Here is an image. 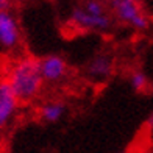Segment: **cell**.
Here are the masks:
<instances>
[{
    "label": "cell",
    "instance_id": "6da1fadb",
    "mask_svg": "<svg viewBox=\"0 0 153 153\" xmlns=\"http://www.w3.org/2000/svg\"><path fill=\"white\" fill-rule=\"evenodd\" d=\"M6 83L10 85L17 102H28L34 99L41 91V86H42L39 61L33 58L19 61L11 69L10 78Z\"/></svg>",
    "mask_w": 153,
    "mask_h": 153
},
{
    "label": "cell",
    "instance_id": "7a4b0ae2",
    "mask_svg": "<svg viewBox=\"0 0 153 153\" xmlns=\"http://www.w3.org/2000/svg\"><path fill=\"white\" fill-rule=\"evenodd\" d=\"M109 6L120 22L137 30H145L149 27V19L145 17L139 0H111Z\"/></svg>",
    "mask_w": 153,
    "mask_h": 153
},
{
    "label": "cell",
    "instance_id": "3957f363",
    "mask_svg": "<svg viewBox=\"0 0 153 153\" xmlns=\"http://www.w3.org/2000/svg\"><path fill=\"white\" fill-rule=\"evenodd\" d=\"M19 42V27L16 19L8 11L0 13V44L6 48H13Z\"/></svg>",
    "mask_w": 153,
    "mask_h": 153
},
{
    "label": "cell",
    "instance_id": "277c9868",
    "mask_svg": "<svg viewBox=\"0 0 153 153\" xmlns=\"http://www.w3.org/2000/svg\"><path fill=\"white\" fill-rule=\"evenodd\" d=\"M41 76L45 81H58L66 75V61L59 56H47L39 61Z\"/></svg>",
    "mask_w": 153,
    "mask_h": 153
},
{
    "label": "cell",
    "instance_id": "5b68a950",
    "mask_svg": "<svg viewBox=\"0 0 153 153\" xmlns=\"http://www.w3.org/2000/svg\"><path fill=\"white\" fill-rule=\"evenodd\" d=\"M72 20L76 25L83 27V28H91V30H106L111 24V20L106 14L92 16V14H88L83 8H75L72 11Z\"/></svg>",
    "mask_w": 153,
    "mask_h": 153
},
{
    "label": "cell",
    "instance_id": "8992f818",
    "mask_svg": "<svg viewBox=\"0 0 153 153\" xmlns=\"http://www.w3.org/2000/svg\"><path fill=\"white\" fill-rule=\"evenodd\" d=\"M16 106H17V100L11 91L10 85L6 81L0 83V128L10 120Z\"/></svg>",
    "mask_w": 153,
    "mask_h": 153
},
{
    "label": "cell",
    "instance_id": "52a82bcc",
    "mask_svg": "<svg viewBox=\"0 0 153 153\" xmlns=\"http://www.w3.org/2000/svg\"><path fill=\"white\" fill-rule=\"evenodd\" d=\"M111 71H113V62L108 56H103V55L94 58L88 67L89 75L94 78H106L111 75Z\"/></svg>",
    "mask_w": 153,
    "mask_h": 153
},
{
    "label": "cell",
    "instance_id": "ba28073f",
    "mask_svg": "<svg viewBox=\"0 0 153 153\" xmlns=\"http://www.w3.org/2000/svg\"><path fill=\"white\" fill-rule=\"evenodd\" d=\"M62 111H64V106L59 105V103H47V105L41 109V116H42V119L47 120V122H56L62 116Z\"/></svg>",
    "mask_w": 153,
    "mask_h": 153
},
{
    "label": "cell",
    "instance_id": "9c48e42d",
    "mask_svg": "<svg viewBox=\"0 0 153 153\" xmlns=\"http://www.w3.org/2000/svg\"><path fill=\"white\" fill-rule=\"evenodd\" d=\"M83 10L92 16H105V6L99 0H88L83 6Z\"/></svg>",
    "mask_w": 153,
    "mask_h": 153
},
{
    "label": "cell",
    "instance_id": "30bf717a",
    "mask_svg": "<svg viewBox=\"0 0 153 153\" xmlns=\"http://www.w3.org/2000/svg\"><path fill=\"white\" fill-rule=\"evenodd\" d=\"M131 86H133L136 91H142V89L147 86V76L142 72H134L131 75Z\"/></svg>",
    "mask_w": 153,
    "mask_h": 153
},
{
    "label": "cell",
    "instance_id": "8fae6325",
    "mask_svg": "<svg viewBox=\"0 0 153 153\" xmlns=\"http://www.w3.org/2000/svg\"><path fill=\"white\" fill-rule=\"evenodd\" d=\"M10 6V0H0V13L2 11H6Z\"/></svg>",
    "mask_w": 153,
    "mask_h": 153
},
{
    "label": "cell",
    "instance_id": "7c38bea8",
    "mask_svg": "<svg viewBox=\"0 0 153 153\" xmlns=\"http://www.w3.org/2000/svg\"><path fill=\"white\" fill-rule=\"evenodd\" d=\"M149 125H150V127H153V114H152V117L149 119Z\"/></svg>",
    "mask_w": 153,
    "mask_h": 153
}]
</instances>
